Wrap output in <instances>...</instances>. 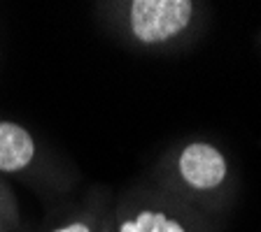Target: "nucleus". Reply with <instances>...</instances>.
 <instances>
[{
    "label": "nucleus",
    "mask_w": 261,
    "mask_h": 232,
    "mask_svg": "<svg viewBox=\"0 0 261 232\" xmlns=\"http://www.w3.org/2000/svg\"><path fill=\"white\" fill-rule=\"evenodd\" d=\"M189 0H136L128 5L133 38L142 44H159L175 38L191 21Z\"/></svg>",
    "instance_id": "1"
},
{
    "label": "nucleus",
    "mask_w": 261,
    "mask_h": 232,
    "mask_svg": "<svg viewBox=\"0 0 261 232\" xmlns=\"http://www.w3.org/2000/svg\"><path fill=\"white\" fill-rule=\"evenodd\" d=\"M179 174L191 188H217L226 177V160L215 146L196 142L187 146L179 156Z\"/></svg>",
    "instance_id": "2"
},
{
    "label": "nucleus",
    "mask_w": 261,
    "mask_h": 232,
    "mask_svg": "<svg viewBox=\"0 0 261 232\" xmlns=\"http://www.w3.org/2000/svg\"><path fill=\"white\" fill-rule=\"evenodd\" d=\"M35 158V140L23 125L0 121V172L14 174L26 170Z\"/></svg>",
    "instance_id": "3"
},
{
    "label": "nucleus",
    "mask_w": 261,
    "mask_h": 232,
    "mask_svg": "<svg viewBox=\"0 0 261 232\" xmlns=\"http://www.w3.org/2000/svg\"><path fill=\"white\" fill-rule=\"evenodd\" d=\"M119 232H187L175 218L166 216L163 211L145 209L133 218H126L119 225Z\"/></svg>",
    "instance_id": "4"
},
{
    "label": "nucleus",
    "mask_w": 261,
    "mask_h": 232,
    "mask_svg": "<svg viewBox=\"0 0 261 232\" xmlns=\"http://www.w3.org/2000/svg\"><path fill=\"white\" fill-rule=\"evenodd\" d=\"M54 232H91V227H89L87 223H80V221H75V223H68V225H61V227H56Z\"/></svg>",
    "instance_id": "5"
}]
</instances>
